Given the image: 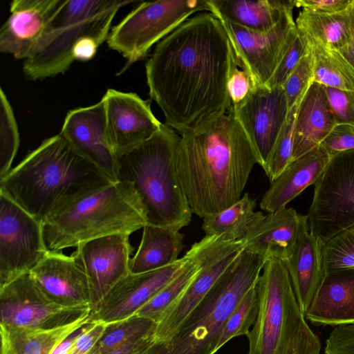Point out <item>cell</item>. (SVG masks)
<instances>
[{"instance_id": "6da1fadb", "label": "cell", "mask_w": 354, "mask_h": 354, "mask_svg": "<svg viewBox=\"0 0 354 354\" xmlns=\"http://www.w3.org/2000/svg\"><path fill=\"white\" fill-rule=\"evenodd\" d=\"M236 66L227 32L212 12L189 18L158 42L145 74L165 124L181 135L227 113L228 80Z\"/></svg>"}, {"instance_id": "7a4b0ae2", "label": "cell", "mask_w": 354, "mask_h": 354, "mask_svg": "<svg viewBox=\"0 0 354 354\" xmlns=\"http://www.w3.org/2000/svg\"><path fill=\"white\" fill-rule=\"evenodd\" d=\"M259 159L232 109L180 135L178 179L192 213L217 214L237 202Z\"/></svg>"}, {"instance_id": "3957f363", "label": "cell", "mask_w": 354, "mask_h": 354, "mask_svg": "<svg viewBox=\"0 0 354 354\" xmlns=\"http://www.w3.org/2000/svg\"><path fill=\"white\" fill-rule=\"evenodd\" d=\"M110 181L59 133L45 139L10 169L0 180V192L43 223L64 201Z\"/></svg>"}, {"instance_id": "277c9868", "label": "cell", "mask_w": 354, "mask_h": 354, "mask_svg": "<svg viewBox=\"0 0 354 354\" xmlns=\"http://www.w3.org/2000/svg\"><path fill=\"white\" fill-rule=\"evenodd\" d=\"M42 223L48 248L62 251L111 234H131L147 225V215L133 185L116 180L64 201Z\"/></svg>"}, {"instance_id": "5b68a950", "label": "cell", "mask_w": 354, "mask_h": 354, "mask_svg": "<svg viewBox=\"0 0 354 354\" xmlns=\"http://www.w3.org/2000/svg\"><path fill=\"white\" fill-rule=\"evenodd\" d=\"M180 139L162 124L150 138L117 156L118 180L133 185L146 209L147 225L174 231L188 225L192 215L176 171Z\"/></svg>"}, {"instance_id": "8992f818", "label": "cell", "mask_w": 354, "mask_h": 354, "mask_svg": "<svg viewBox=\"0 0 354 354\" xmlns=\"http://www.w3.org/2000/svg\"><path fill=\"white\" fill-rule=\"evenodd\" d=\"M257 283L259 313L247 335L248 354H319L320 340L306 322L285 263L267 259Z\"/></svg>"}, {"instance_id": "52a82bcc", "label": "cell", "mask_w": 354, "mask_h": 354, "mask_svg": "<svg viewBox=\"0 0 354 354\" xmlns=\"http://www.w3.org/2000/svg\"><path fill=\"white\" fill-rule=\"evenodd\" d=\"M133 1L65 0L50 21L34 53L24 60L28 80L52 77L66 71L75 62L73 52L86 38L106 41L118 10Z\"/></svg>"}, {"instance_id": "ba28073f", "label": "cell", "mask_w": 354, "mask_h": 354, "mask_svg": "<svg viewBox=\"0 0 354 354\" xmlns=\"http://www.w3.org/2000/svg\"><path fill=\"white\" fill-rule=\"evenodd\" d=\"M266 261L243 250L168 342V354H214L227 320L257 283Z\"/></svg>"}, {"instance_id": "9c48e42d", "label": "cell", "mask_w": 354, "mask_h": 354, "mask_svg": "<svg viewBox=\"0 0 354 354\" xmlns=\"http://www.w3.org/2000/svg\"><path fill=\"white\" fill-rule=\"evenodd\" d=\"M199 11L210 12L208 0L143 1L111 28L106 44L127 60L125 70Z\"/></svg>"}, {"instance_id": "30bf717a", "label": "cell", "mask_w": 354, "mask_h": 354, "mask_svg": "<svg viewBox=\"0 0 354 354\" xmlns=\"http://www.w3.org/2000/svg\"><path fill=\"white\" fill-rule=\"evenodd\" d=\"M308 225L322 246L354 225V149L333 156L315 184Z\"/></svg>"}, {"instance_id": "8fae6325", "label": "cell", "mask_w": 354, "mask_h": 354, "mask_svg": "<svg viewBox=\"0 0 354 354\" xmlns=\"http://www.w3.org/2000/svg\"><path fill=\"white\" fill-rule=\"evenodd\" d=\"M48 251L42 222L0 192V288L30 273Z\"/></svg>"}, {"instance_id": "7c38bea8", "label": "cell", "mask_w": 354, "mask_h": 354, "mask_svg": "<svg viewBox=\"0 0 354 354\" xmlns=\"http://www.w3.org/2000/svg\"><path fill=\"white\" fill-rule=\"evenodd\" d=\"M235 54L238 66L250 77L253 86H266L298 30L293 11L266 32H255L220 19Z\"/></svg>"}, {"instance_id": "4fadbf2b", "label": "cell", "mask_w": 354, "mask_h": 354, "mask_svg": "<svg viewBox=\"0 0 354 354\" xmlns=\"http://www.w3.org/2000/svg\"><path fill=\"white\" fill-rule=\"evenodd\" d=\"M91 309V306L68 307L53 302L30 273L0 288V324L10 326L52 329L88 316Z\"/></svg>"}, {"instance_id": "5bb4252c", "label": "cell", "mask_w": 354, "mask_h": 354, "mask_svg": "<svg viewBox=\"0 0 354 354\" xmlns=\"http://www.w3.org/2000/svg\"><path fill=\"white\" fill-rule=\"evenodd\" d=\"M203 240L201 268L181 297L157 324L154 334L156 342L171 339L189 314L244 250L243 239L226 241L218 236L205 235Z\"/></svg>"}, {"instance_id": "9a60e30c", "label": "cell", "mask_w": 354, "mask_h": 354, "mask_svg": "<svg viewBox=\"0 0 354 354\" xmlns=\"http://www.w3.org/2000/svg\"><path fill=\"white\" fill-rule=\"evenodd\" d=\"M191 250L174 263L151 272L129 274L92 307L90 321L110 324L126 319L156 296L184 269Z\"/></svg>"}, {"instance_id": "2e32d148", "label": "cell", "mask_w": 354, "mask_h": 354, "mask_svg": "<svg viewBox=\"0 0 354 354\" xmlns=\"http://www.w3.org/2000/svg\"><path fill=\"white\" fill-rule=\"evenodd\" d=\"M102 98L108 140L117 156L150 138L162 125L153 113L150 101L135 93L109 88Z\"/></svg>"}, {"instance_id": "e0dca14e", "label": "cell", "mask_w": 354, "mask_h": 354, "mask_svg": "<svg viewBox=\"0 0 354 354\" xmlns=\"http://www.w3.org/2000/svg\"><path fill=\"white\" fill-rule=\"evenodd\" d=\"M60 133L81 156L110 180H118V157L108 140L102 98L94 104L68 111Z\"/></svg>"}, {"instance_id": "ac0fdd59", "label": "cell", "mask_w": 354, "mask_h": 354, "mask_svg": "<svg viewBox=\"0 0 354 354\" xmlns=\"http://www.w3.org/2000/svg\"><path fill=\"white\" fill-rule=\"evenodd\" d=\"M128 234H114L80 244L71 254L89 281L92 307L130 274L132 248Z\"/></svg>"}, {"instance_id": "d6986e66", "label": "cell", "mask_w": 354, "mask_h": 354, "mask_svg": "<svg viewBox=\"0 0 354 354\" xmlns=\"http://www.w3.org/2000/svg\"><path fill=\"white\" fill-rule=\"evenodd\" d=\"M232 111L257 152L259 165L263 167L289 111L283 88L254 86L246 101Z\"/></svg>"}, {"instance_id": "ffe728a7", "label": "cell", "mask_w": 354, "mask_h": 354, "mask_svg": "<svg viewBox=\"0 0 354 354\" xmlns=\"http://www.w3.org/2000/svg\"><path fill=\"white\" fill-rule=\"evenodd\" d=\"M65 0H14L0 29V51L26 59L35 51Z\"/></svg>"}, {"instance_id": "44dd1931", "label": "cell", "mask_w": 354, "mask_h": 354, "mask_svg": "<svg viewBox=\"0 0 354 354\" xmlns=\"http://www.w3.org/2000/svg\"><path fill=\"white\" fill-rule=\"evenodd\" d=\"M30 274L39 290L53 302L68 307L92 308L88 279L72 255L49 250Z\"/></svg>"}, {"instance_id": "7402d4cb", "label": "cell", "mask_w": 354, "mask_h": 354, "mask_svg": "<svg viewBox=\"0 0 354 354\" xmlns=\"http://www.w3.org/2000/svg\"><path fill=\"white\" fill-rule=\"evenodd\" d=\"M307 215L286 207L268 213L243 238L244 250L265 259L287 260L293 253L304 228Z\"/></svg>"}, {"instance_id": "603a6c76", "label": "cell", "mask_w": 354, "mask_h": 354, "mask_svg": "<svg viewBox=\"0 0 354 354\" xmlns=\"http://www.w3.org/2000/svg\"><path fill=\"white\" fill-rule=\"evenodd\" d=\"M305 317L315 325L354 324V267L324 274Z\"/></svg>"}, {"instance_id": "cb8c5ba5", "label": "cell", "mask_w": 354, "mask_h": 354, "mask_svg": "<svg viewBox=\"0 0 354 354\" xmlns=\"http://www.w3.org/2000/svg\"><path fill=\"white\" fill-rule=\"evenodd\" d=\"M331 156L321 146L292 160L263 195L261 208L274 212L283 208L306 188L315 185Z\"/></svg>"}, {"instance_id": "d4e9b609", "label": "cell", "mask_w": 354, "mask_h": 354, "mask_svg": "<svg viewBox=\"0 0 354 354\" xmlns=\"http://www.w3.org/2000/svg\"><path fill=\"white\" fill-rule=\"evenodd\" d=\"M336 124L325 87L313 82L299 106L292 160L320 145Z\"/></svg>"}, {"instance_id": "484cf974", "label": "cell", "mask_w": 354, "mask_h": 354, "mask_svg": "<svg viewBox=\"0 0 354 354\" xmlns=\"http://www.w3.org/2000/svg\"><path fill=\"white\" fill-rule=\"evenodd\" d=\"M322 248L307 225L301 234L293 253L283 261L299 308L304 316L324 276Z\"/></svg>"}, {"instance_id": "4316f807", "label": "cell", "mask_w": 354, "mask_h": 354, "mask_svg": "<svg viewBox=\"0 0 354 354\" xmlns=\"http://www.w3.org/2000/svg\"><path fill=\"white\" fill-rule=\"evenodd\" d=\"M216 17L243 28L266 32L296 7L295 0H208Z\"/></svg>"}, {"instance_id": "83f0119b", "label": "cell", "mask_w": 354, "mask_h": 354, "mask_svg": "<svg viewBox=\"0 0 354 354\" xmlns=\"http://www.w3.org/2000/svg\"><path fill=\"white\" fill-rule=\"evenodd\" d=\"M295 25L309 46L320 45L339 51L352 39L354 3L346 10L335 14H321L302 9L296 18Z\"/></svg>"}, {"instance_id": "f1b7e54d", "label": "cell", "mask_w": 354, "mask_h": 354, "mask_svg": "<svg viewBox=\"0 0 354 354\" xmlns=\"http://www.w3.org/2000/svg\"><path fill=\"white\" fill-rule=\"evenodd\" d=\"M183 239L179 231L146 225L138 248L130 261V273L151 272L174 263L183 249Z\"/></svg>"}, {"instance_id": "f546056e", "label": "cell", "mask_w": 354, "mask_h": 354, "mask_svg": "<svg viewBox=\"0 0 354 354\" xmlns=\"http://www.w3.org/2000/svg\"><path fill=\"white\" fill-rule=\"evenodd\" d=\"M89 322L90 315L52 329L15 327L0 324V354H51L67 337Z\"/></svg>"}, {"instance_id": "4dcf8cb0", "label": "cell", "mask_w": 354, "mask_h": 354, "mask_svg": "<svg viewBox=\"0 0 354 354\" xmlns=\"http://www.w3.org/2000/svg\"><path fill=\"white\" fill-rule=\"evenodd\" d=\"M256 205V201L245 193L228 208L203 218L202 229L206 235L218 236L223 241L240 240L264 216L254 211Z\"/></svg>"}, {"instance_id": "1f68e13d", "label": "cell", "mask_w": 354, "mask_h": 354, "mask_svg": "<svg viewBox=\"0 0 354 354\" xmlns=\"http://www.w3.org/2000/svg\"><path fill=\"white\" fill-rule=\"evenodd\" d=\"M203 239L189 249L192 256L184 269L135 314L158 324L194 281L201 268Z\"/></svg>"}, {"instance_id": "d6a6232c", "label": "cell", "mask_w": 354, "mask_h": 354, "mask_svg": "<svg viewBox=\"0 0 354 354\" xmlns=\"http://www.w3.org/2000/svg\"><path fill=\"white\" fill-rule=\"evenodd\" d=\"M313 55V82L325 87L354 91V68L338 50L310 45Z\"/></svg>"}, {"instance_id": "836d02e7", "label": "cell", "mask_w": 354, "mask_h": 354, "mask_svg": "<svg viewBox=\"0 0 354 354\" xmlns=\"http://www.w3.org/2000/svg\"><path fill=\"white\" fill-rule=\"evenodd\" d=\"M156 326L153 321L136 315L108 324L102 335L88 354H106L139 340L154 337Z\"/></svg>"}, {"instance_id": "e575fe53", "label": "cell", "mask_w": 354, "mask_h": 354, "mask_svg": "<svg viewBox=\"0 0 354 354\" xmlns=\"http://www.w3.org/2000/svg\"><path fill=\"white\" fill-rule=\"evenodd\" d=\"M259 308L257 283L243 297L227 320L216 352L233 337L247 335L255 322Z\"/></svg>"}, {"instance_id": "d590c367", "label": "cell", "mask_w": 354, "mask_h": 354, "mask_svg": "<svg viewBox=\"0 0 354 354\" xmlns=\"http://www.w3.org/2000/svg\"><path fill=\"white\" fill-rule=\"evenodd\" d=\"M300 102L289 110L272 153L262 167L270 182L274 180L292 161L295 122Z\"/></svg>"}, {"instance_id": "8d00e7d4", "label": "cell", "mask_w": 354, "mask_h": 354, "mask_svg": "<svg viewBox=\"0 0 354 354\" xmlns=\"http://www.w3.org/2000/svg\"><path fill=\"white\" fill-rule=\"evenodd\" d=\"M0 180L10 171L19 145V133L12 108L0 90Z\"/></svg>"}, {"instance_id": "74e56055", "label": "cell", "mask_w": 354, "mask_h": 354, "mask_svg": "<svg viewBox=\"0 0 354 354\" xmlns=\"http://www.w3.org/2000/svg\"><path fill=\"white\" fill-rule=\"evenodd\" d=\"M324 274L354 267V225L340 231L322 248Z\"/></svg>"}, {"instance_id": "f35d334b", "label": "cell", "mask_w": 354, "mask_h": 354, "mask_svg": "<svg viewBox=\"0 0 354 354\" xmlns=\"http://www.w3.org/2000/svg\"><path fill=\"white\" fill-rule=\"evenodd\" d=\"M313 80V55L310 50V53L300 60L281 86L285 93L288 111L301 101Z\"/></svg>"}, {"instance_id": "ab89813d", "label": "cell", "mask_w": 354, "mask_h": 354, "mask_svg": "<svg viewBox=\"0 0 354 354\" xmlns=\"http://www.w3.org/2000/svg\"><path fill=\"white\" fill-rule=\"evenodd\" d=\"M310 53L308 41L298 31L266 86L281 87L300 60Z\"/></svg>"}, {"instance_id": "60d3db41", "label": "cell", "mask_w": 354, "mask_h": 354, "mask_svg": "<svg viewBox=\"0 0 354 354\" xmlns=\"http://www.w3.org/2000/svg\"><path fill=\"white\" fill-rule=\"evenodd\" d=\"M325 90L337 124L354 125V91L329 87Z\"/></svg>"}, {"instance_id": "b9f144b4", "label": "cell", "mask_w": 354, "mask_h": 354, "mask_svg": "<svg viewBox=\"0 0 354 354\" xmlns=\"http://www.w3.org/2000/svg\"><path fill=\"white\" fill-rule=\"evenodd\" d=\"M320 145L332 157L354 149V125L337 124Z\"/></svg>"}, {"instance_id": "7bdbcfd3", "label": "cell", "mask_w": 354, "mask_h": 354, "mask_svg": "<svg viewBox=\"0 0 354 354\" xmlns=\"http://www.w3.org/2000/svg\"><path fill=\"white\" fill-rule=\"evenodd\" d=\"M325 354H354V324L337 326L326 340Z\"/></svg>"}, {"instance_id": "ee69618b", "label": "cell", "mask_w": 354, "mask_h": 354, "mask_svg": "<svg viewBox=\"0 0 354 354\" xmlns=\"http://www.w3.org/2000/svg\"><path fill=\"white\" fill-rule=\"evenodd\" d=\"M238 67L234 66L231 71L227 84L233 110L239 108L246 101L254 87L248 74Z\"/></svg>"}, {"instance_id": "f6af8a7d", "label": "cell", "mask_w": 354, "mask_h": 354, "mask_svg": "<svg viewBox=\"0 0 354 354\" xmlns=\"http://www.w3.org/2000/svg\"><path fill=\"white\" fill-rule=\"evenodd\" d=\"M108 324L89 322L66 354H88L104 332Z\"/></svg>"}, {"instance_id": "bcb514c9", "label": "cell", "mask_w": 354, "mask_h": 354, "mask_svg": "<svg viewBox=\"0 0 354 354\" xmlns=\"http://www.w3.org/2000/svg\"><path fill=\"white\" fill-rule=\"evenodd\" d=\"M354 0H295L296 7L314 12L335 14L348 9Z\"/></svg>"}, {"instance_id": "7dc6e473", "label": "cell", "mask_w": 354, "mask_h": 354, "mask_svg": "<svg viewBox=\"0 0 354 354\" xmlns=\"http://www.w3.org/2000/svg\"><path fill=\"white\" fill-rule=\"evenodd\" d=\"M102 44L94 38H86L81 41L73 52L75 61H89L95 55L97 48Z\"/></svg>"}, {"instance_id": "c3c4849f", "label": "cell", "mask_w": 354, "mask_h": 354, "mask_svg": "<svg viewBox=\"0 0 354 354\" xmlns=\"http://www.w3.org/2000/svg\"><path fill=\"white\" fill-rule=\"evenodd\" d=\"M154 342V337L143 339L112 351L106 354H133V353L151 345Z\"/></svg>"}, {"instance_id": "681fc988", "label": "cell", "mask_w": 354, "mask_h": 354, "mask_svg": "<svg viewBox=\"0 0 354 354\" xmlns=\"http://www.w3.org/2000/svg\"><path fill=\"white\" fill-rule=\"evenodd\" d=\"M168 342L155 341L151 345L140 349L133 354H168Z\"/></svg>"}, {"instance_id": "f907efd6", "label": "cell", "mask_w": 354, "mask_h": 354, "mask_svg": "<svg viewBox=\"0 0 354 354\" xmlns=\"http://www.w3.org/2000/svg\"><path fill=\"white\" fill-rule=\"evenodd\" d=\"M339 52L354 68V31L351 42Z\"/></svg>"}]
</instances>
